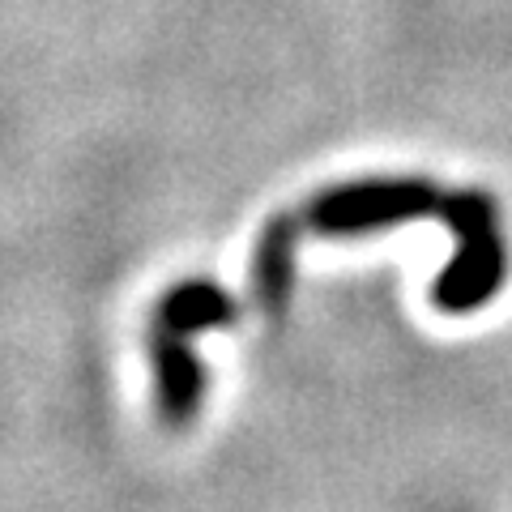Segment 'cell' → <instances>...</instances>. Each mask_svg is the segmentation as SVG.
<instances>
[{
	"instance_id": "cell-5",
	"label": "cell",
	"mask_w": 512,
	"mask_h": 512,
	"mask_svg": "<svg viewBox=\"0 0 512 512\" xmlns=\"http://www.w3.org/2000/svg\"><path fill=\"white\" fill-rule=\"evenodd\" d=\"M235 320H239V303L218 282H180L154 308V325L184 333V338L205 329H227Z\"/></svg>"
},
{
	"instance_id": "cell-3",
	"label": "cell",
	"mask_w": 512,
	"mask_h": 512,
	"mask_svg": "<svg viewBox=\"0 0 512 512\" xmlns=\"http://www.w3.org/2000/svg\"><path fill=\"white\" fill-rule=\"evenodd\" d=\"M150 363H154V402L163 427H188L205 397V367L192 355L184 333L150 329Z\"/></svg>"
},
{
	"instance_id": "cell-2",
	"label": "cell",
	"mask_w": 512,
	"mask_h": 512,
	"mask_svg": "<svg viewBox=\"0 0 512 512\" xmlns=\"http://www.w3.org/2000/svg\"><path fill=\"white\" fill-rule=\"evenodd\" d=\"M444 192L423 175H389V180H350L303 201V222L316 235H367L397 222L440 218Z\"/></svg>"
},
{
	"instance_id": "cell-4",
	"label": "cell",
	"mask_w": 512,
	"mask_h": 512,
	"mask_svg": "<svg viewBox=\"0 0 512 512\" xmlns=\"http://www.w3.org/2000/svg\"><path fill=\"white\" fill-rule=\"evenodd\" d=\"M308 227L303 214H274L261 227V239H256V256H252V291L256 303H261L265 316H278L291 299L295 286V244L299 231Z\"/></svg>"
},
{
	"instance_id": "cell-1",
	"label": "cell",
	"mask_w": 512,
	"mask_h": 512,
	"mask_svg": "<svg viewBox=\"0 0 512 512\" xmlns=\"http://www.w3.org/2000/svg\"><path fill=\"white\" fill-rule=\"evenodd\" d=\"M440 222L457 239L453 261L431 282V303L448 316H470L500 295L508 282V244L500 231V210L495 197L483 188L444 192Z\"/></svg>"
}]
</instances>
